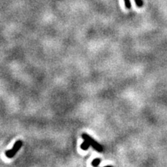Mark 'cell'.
Returning a JSON list of instances; mask_svg holds the SVG:
<instances>
[{
    "label": "cell",
    "mask_w": 167,
    "mask_h": 167,
    "mask_svg": "<svg viewBox=\"0 0 167 167\" xmlns=\"http://www.w3.org/2000/svg\"><path fill=\"white\" fill-rule=\"evenodd\" d=\"M81 137L84 140H87L90 144H91V146H92L94 149L96 150L97 152H102L104 151L103 146H102L101 144H99L98 142H96L92 137L89 136V135L86 134V133H83L81 135Z\"/></svg>",
    "instance_id": "obj_1"
},
{
    "label": "cell",
    "mask_w": 167,
    "mask_h": 167,
    "mask_svg": "<svg viewBox=\"0 0 167 167\" xmlns=\"http://www.w3.org/2000/svg\"><path fill=\"white\" fill-rule=\"evenodd\" d=\"M23 146V142L21 140H18L15 142L14 145L13 146V148L10 150H7L6 152H5L6 156L9 159H11V158L14 157L15 155L19 151L21 148Z\"/></svg>",
    "instance_id": "obj_2"
},
{
    "label": "cell",
    "mask_w": 167,
    "mask_h": 167,
    "mask_svg": "<svg viewBox=\"0 0 167 167\" xmlns=\"http://www.w3.org/2000/svg\"><path fill=\"white\" fill-rule=\"evenodd\" d=\"M90 146H91V144H90L87 140H85L84 142L81 145V148L83 150H88Z\"/></svg>",
    "instance_id": "obj_3"
},
{
    "label": "cell",
    "mask_w": 167,
    "mask_h": 167,
    "mask_svg": "<svg viewBox=\"0 0 167 167\" xmlns=\"http://www.w3.org/2000/svg\"><path fill=\"white\" fill-rule=\"evenodd\" d=\"M101 162H102V159H99V158L94 159V160L92 161V162H91V165H93V166H98V165H99V164L101 163Z\"/></svg>",
    "instance_id": "obj_4"
},
{
    "label": "cell",
    "mask_w": 167,
    "mask_h": 167,
    "mask_svg": "<svg viewBox=\"0 0 167 167\" xmlns=\"http://www.w3.org/2000/svg\"><path fill=\"white\" fill-rule=\"evenodd\" d=\"M135 2H136V5L139 8H142L144 6V2L143 0H134Z\"/></svg>",
    "instance_id": "obj_5"
},
{
    "label": "cell",
    "mask_w": 167,
    "mask_h": 167,
    "mask_svg": "<svg viewBox=\"0 0 167 167\" xmlns=\"http://www.w3.org/2000/svg\"><path fill=\"white\" fill-rule=\"evenodd\" d=\"M124 2H125V6L126 7V9L130 10L132 8V4L130 0H124Z\"/></svg>",
    "instance_id": "obj_6"
}]
</instances>
